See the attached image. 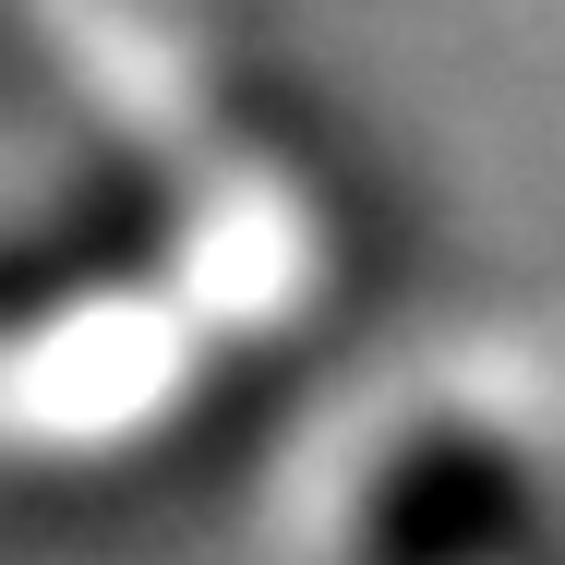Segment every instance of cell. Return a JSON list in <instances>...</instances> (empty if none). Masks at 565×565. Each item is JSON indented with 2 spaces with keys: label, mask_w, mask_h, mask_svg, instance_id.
Instances as JSON below:
<instances>
[{
  "label": "cell",
  "mask_w": 565,
  "mask_h": 565,
  "mask_svg": "<svg viewBox=\"0 0 565 565\" xmlns=\"http://www.w3.org/2000/svg\"><path fill=\"white\" fill-rule=\"evenodd\" d=\"M530 518H542V481H530L518 446H493V434H422L373 481L361 565H518L530 554Z\"/></svg>",
  "instance_id": "obj_1"
}]
</instances>
